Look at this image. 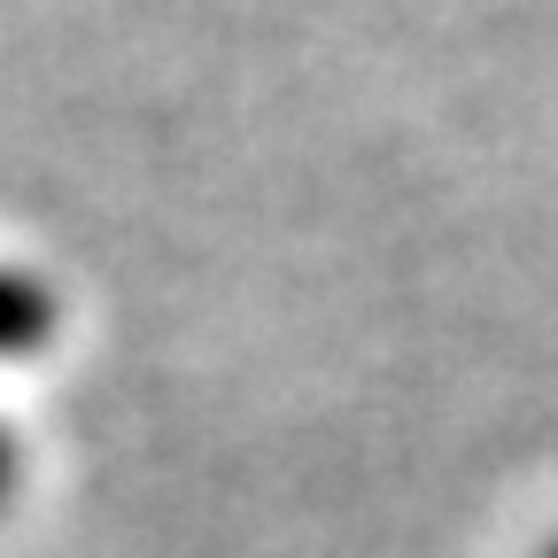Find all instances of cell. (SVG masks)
<instances>
[{
    "instance_id": "cell-1",
    "label": "cell",
    "mask_w": 558,
    "mask_h": 558,
    "mask_svg": "<svg viewBox=\"0 0 558 558\" xmlns=\"http://www.w3.org/2000/svg\"><path fill=\"white\" fill-rule=\"evenodd\" d=\"M543 558H558V543H550V550H543Z\"/></svg>"
}]
</instances>
